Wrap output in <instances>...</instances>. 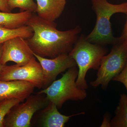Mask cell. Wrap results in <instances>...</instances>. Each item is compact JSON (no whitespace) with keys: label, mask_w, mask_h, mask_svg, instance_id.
Wrapping results in <instances>:
<instances>
[{"label":"cell","mask_w":127,"mask_h":127,"mask_svg":"<svg viewBox=\"0 0 127 127\" xmlns=\"http://www.w3.org/2000/svg\"><path fill=\"white\" fill-rule=\"evenodd\" d=\"M34 57L26 39L16 37L5 41L2 46L0 63L2 65L13 62L20 66L27 64Z\"/></svg>","instance_id":"ba28073f"},{"label":"cell","mask_w":127,"mask_h":127,"mask_svg":"<svg viewBox=\"0 0 127 127\" xmlns=\"http://www.w3.org/2000/svg\"><path fill=\"white\" fill-rule=\"evenodd\" d=\"M43 94L29 96L26 101L12 107L5 117L4 127H29L35 113L43 109L50 101Z\"/></svg>","instance_id":"8992f818"},{"label":"cell","mask_w":127,"mask_h":127,"mask_svg":"<svg viewBox=\"0 0 127 127\" xmlns=\"http://www.w3.org/2000/svg\"><path fill=\"white\" fill-rule=\"evenodd\" d=\"M32 29L27 25L15 29H9L0 25V44L16 37L28 39L32 37Z\"/></svg>","instance_id":"5bb4252c"},{"label":"cell","mask_w":127,"mask_h":127,"mask_svg":"<svg viewBox=\"0 0 127 127\" xmlns=\"http://www.w3.org/2000/svg\"><path fill=\"white\" fill-rule=\"evenodd\" d=\"M35 88L31 83L24 81H0V102L13 98L23 102L33 93Z\"/></svg>","instance_id":"30bf717a"},{"label":"cell","mask_w":127,"mask_h":127,"mask_svg":"<svg viewBox=\"0 0 127 127\" xmlns=\"http://www.w3.org/2000/svg\"><path fill=\"white\" fill-rule=\"evenodd\" d=\"M127 63V40H121L119 37L118 42L113 45L110 52L102 58L96 78L90 84L94 88L100 86L105 90L114 78L124 69Z\"/></svg>","instance_id":"5b68a950"},{"label":"cell","mask_w":127,"mask_h":127,"mask_svg":"<svg viewBox=\"0 0 127 127\" xmlns=\"http://www.w3.org/2000/svg\"><path fill=\"white\" fill-rule=\"evenodd\" d=\"M92 8L96 16L94 28L86 39L91 43L105 46L114 45L119 41L118 37L113 36L110 19L114 14H126L127 2L114 4L107 0H91Z\"/></svg>","instance_id":"7a4b0ae2"},{"label":"cell","mask_w":127,"mask_h":127,"mask_svg":"<svg viewBox=\"0 0 127 127\" xmlns=\"http://www.w3.org/2000/svg\"><path fill=\"white\" fill-rule=\"evenodd\" d=\"M111 116L110 114L106 113L103 116V121L101 125V127H111Z\"/></svg>","instance_id":"d6986e66"},{"label":"cell","mask_w":127,"mask_h":127,"mask_svg":"<svg viewBox=\"0 0 127 127\" xmlns=\"http://www.w3.org/2000/svg\"><path fill=\"white\" fill-rule=\"evenodd\" d=\"M33 55L40 64L43 71V89L46 88L55 81L58 76L72 67L76 63L68 53H64L54 58L48 59L33 53Z\"/></svg>","instance_id":"9c48e42d"},{"label":"cell","mask_w":127,"mask_h":127,"mask_svg":"<svg viewBox=\"0 0 127 127\" xmlns=\"http://www.w3.org/2000/svg\"><path fill=\"white\" fill-rule=\"evenodd\" d=\"M24 81L31 83L35 88H43V71L40 64L35 57L28 63L23 66L17 64L2 67L0 81Z\"/></svg>","instance_id":"52a82bcc"},{"label":"cell","mask_w":127,"mask_h":127,"mask_svg":"<svg viewBox=\"0 0 127 127\" xmlns=\"http://www.w3.org/2000/svg\"><path fill=\"white\" fill-rule=\"evenodd\" d=\"M40 125L44 127H63L73 116L84 114L82 112L70 116H66L60 113L56 105L52 102L49 104L45 108L41 110Z\"/></svg>","instance_id":"7c38bea8"},{"label":"cell","mask_w":127,"mask_h":127,"mask_svg":"<svg viewBox=\"0 0 127 127\" xmlns=\"http://www.w3.org/2000/svg\"><path fill=\"white\" fill-rule=\"evenodd\" d=\"M78 72L76 66L68 68L60 79L37 93L46 95L47 100L55 103L58 109H61L68 100H84L87 97L86 90L79 88L76 84Z\"/></svg>","instance_id":"277c9868"},{"label":"cell","mask_w":127,"mask_h":127,"mask_svg":"<svg viewBox=\"0 0 127 127\" xmlns=\"http://www.w3.org/2000/svg\"><path fill=\"white\" fill-rule=\"evenodd\" d=\"M2 43L0 44V59L1 57V54H2ZM2 65L0 63V75L1 73V71H2V67H3Z\"/></svg>","instance_id":"7402d4cb"},{"label":"cell","mask_w":127,"mask_h":127,"mask_svg":"<svg viewBox=\"0 0 127 127\" xmlns=\"http://www.w3.org/2000/svg\"><path fill=\"white\" fill-rule=\"evenodd\" d=\"M27 11L12 13L0 12V25L9 29H15L26 25L32 15Z\"/></svg>","instance_id":"4fadbf2b"},{"label":"cell","mask_w":127,"mask_h":127,"mask_svg":"<svg viewBox=\"0 0 127 127\" xmlns=\"http://www.w3.org/2000/svg\"><path fill=\"white\" fill-rule=\"evenodd\" d=\"M26 25L33 31L32 36L26 39L32 51L51 58L69 53L82 31L79 26L67 31H59L55 22L47 20L37 14H32Z\"/></svg>","instance_id":"6da1fadb"},{"label":"cell","mask_w":127,"mask_h":127,"mask_svg":"<svg viewBox=\"0 0 127 127\" xmlns=\"http://www.w3.org/2000/svg\"><path fill=\"white\" fill-rule=\"evenodd\" d=\"M112 81L119 82L122 83L125 87L127 92V63L123 70L114 78Z\"/></svg>","instance_id":"ac0fdd59"},{"label":"cell","mask_w":127,"mask_h":127,"mask_svg":"<svg viewBox=\"0 0 127 127\" xmlns=\"http://www.w3.org/2000/svg\"><path fill=\"white\" fill-rule=\"evenodd\" d=\"M22 102L18 99H7L0 102V127H4V120L11 109L16 104Z\"/></svg>","instance_id":"e0dca14e"},{"label":"cell","mask_w":127,"mask_h":127,"mask_svg":"<svg viewBox=\"0 0 127 127\" xmlns=\"http://www.w3.org/2000/svg\"><path fill=\"white\" fill-rule=\"evenodd\" d=\"M37 15L41 18L55 22L61 16L67 0H36Z\"/></svg>","instance_id":"8fae6325"},{"label":"cell","mask_w":127,"mask_h":127,"mask_svg":"<svg viewBox=\"0 0 127 127\" xmlns=\"http://www.w3.org/2000/svg\"><path fill=\"white\" fill-rule=\"evenodd\" d=\"M8 0H0V11L6 12H11L8 4Z\"/></svg>","instance_id":"ffe728a7"},{"label":"cell","mask_w":127,"mask_h":127,"mask_svg":"<svg viewBox=\"0 0 127 127\" xmlns=\"http://www.w3.org/2000/svg\"><path fill=\"white\" fill-rule=\"evenodd\" d=\"M127 15V20L124 25V28L123 30L121 36L119 37V38L121 40H127V11L126 13Z\"/></svg>","instance_id":"44dd1931"},{"label":"cell","mask_w":127,"mask_h":127,"mask_svg":"<svg viewBox=\"0 0 127 127\" xmlns=\"http://www.w3.org/2000/svg\"><path fill=\"white\" fill-rule=\"evenodd\" d=\"M108 50L104 46L91 43L83 34L79 36L68 55L75 60L78 67V75L76 84L79 88H88L86 77L89 70H98L102 58Z\"/></svg>","instance_id":"3957f363"},{"label":"cell","mask_w":127,"mask_h":127,"mask_svg":"<svg viewBox=\"0 0 127 127\" xmlns=\"http://www.w3.org/2000/svg\"><path fill=\"white\" fill-rule=\"evenodd\" d=\"M115 116L111 120L112 127H127V95L120 94Z\"/></svg>","instance_id":"9a60e30c"},{"label":"cell","mask_w":127,"mask_h":127,"mask_svg":"<svg viewBox=\"0 0 127 127\" xmlns=\"http://www.w3.org/2000/svg\"><path fill=\"white\" fill-rule=\"evenodd\" d=\"M8 4L11 11L15 8H19L22 11L36 12L37 6L33 0H8Z\"/></svg>","instance_id":"2e32d148"}]
</instances>
